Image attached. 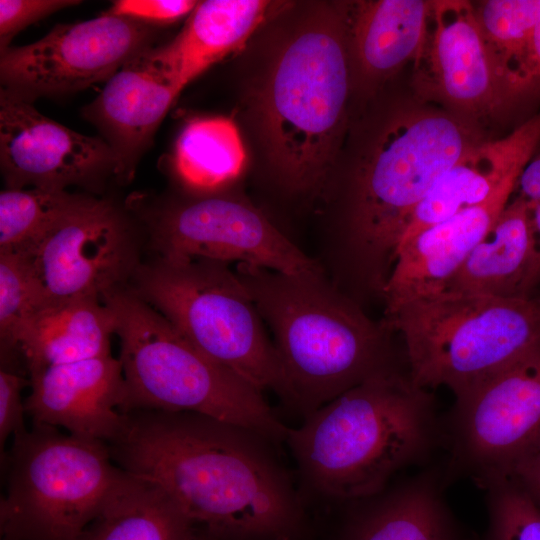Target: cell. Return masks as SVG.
<instances>
[{
    "instance_id": "cell-1",
    "label": "cell",
    "mask_w": 540,
    "mask_h": 540,
    "mask_svg": "<svg viewBox=\"0 0 540 540\" xmlns=\"http://www.w3.org/2000/svg\"><path fill=\"white\" fill-rule=\"evenodd\" d=\"M122 414L112 459L161 487L197 527L219 540H302L301 496L271 442L197 413Z\"/></svg>"
},
{
    "instance_id": "cell-2",
    "label": "cell",
    "mask_w": 540,
    "mask_h": 540,
    "mask_svg": "<svg viewBox=\"0 0 540 540\" xmlns=\"http://www.w3.org/2000/svg\"><path fill=\"white\" fill-rule=\"evenodd\" d=\"M481 141L477 124L419 99L389 110L348 176L327 245L329 279L350 297L361 289L382 298L408 216L437 179Z\"/></svg>"
},
{
    "instance_id": "cell-3",
    "label": "cell",
    "mask_w": 540,
    "mask_h": 540,
    "mask_svg": "<svg viewBox=\"0 0 540 540\" xmlns=\"http://www.w3.org/2000/svg\"><path fill=\"white\" fill-rule=\"evenodd\" d=\"M352 89L346 5L310 13L281 41L252 93L269 166L285 192L317 194L331 181Z\"/></svg>"
},
{
    "instance_id": "cell-4",
    "label": "cell",
    "mask_w": 540,
    "mask_h": 540,
    "mask_svg": "<svg viewBox=\"0 0 540 540\" xmlns=\"http://www.w3.org/2000/svg\"><path fill=\"white\" fill-rule=\"evenodd\" d=\"M235 272L272 332L278 395L303 418L395 368L391 330L370 319L325 272L291 275L245 263Z\"/></svg>"
},
{
    "instance_id": "cell-5",
    "label": "cell",
    "mask_w": 540,
    "mask_h": 540,
    "mask_svg": "<svg viewBox=\"0 0 540 540\" xmlns=\"http://www.w3.org/2000/svg\"><path fill=\"white\" fill-rule=\"evenodd\" d=\"M431 397L396 368L349 389L289 428L302 485L323 499L378 495L431 437Z\"/></svg>"
},
{
    "instance_id": "cell-6",
    "label": "cell",
    "mask_w": 540,
    "mask_h": 540,
    "mask_svg": "<svg viewBox=\"0 0 540 540\" xmlns=\"http://www.w3.org/2000/svg\"><path fill=\"white\" fill-rule=\"evenodd\" d=\"M115 318L125 381L121 413L191 412L252 431L274 445L289 427L262 392L186 339L128 287L103 296Z\"/></svg>"
},
{
    "instance_id": "cell-7",
    "label": "cell",
    "mask_w": 540,
    "mask_h": 540,
    "mask_svg": "<svg viewBox=\"0 0 540 540\" xmlns=\"http://www.w3.org/2000/svg\"><path fill=\"white\" fill-rule=\"evenodd\" d=\"M383 323L403 336L418 387H448L457 404L540 342V295L441 293L405 304Z\"/></svg>"
},
{
    "instance_id": "cell-8",
    "label": "cell",
    "mask_w": 540,
    "mask_h": 540,
    "mask_svg": "<svg viewBox=\"0 0 540 540\" xmlns=\"http://www.w3.org/2000/svg\"><path fill=\"white\" fill-rule=\"evenodd\" d=\"M1 540H80L126 472L107 443L33 425L5 458Z\"/></svg>"
},
{
    "instance_id": "cell-9",
    "label": "cell",
    "mask_w": 540,
    "mask_h": 540,
    "mask_svg": "<svg viewBox=\"0 0 540 540\" xmlns=\"http://www.w3.org/2000/svg\"><path fill=\"white\" fill-rule=\"evenodd\" d=\"M130 289L208 357L260 392L279 394L272 341L247 290L229 264L194 258L140 264Z\"/></svg>"
},
{
    "instance_id": "cell-10",
    "label": "cell",
    "mask_w": 540,
    "mask_h": 540,
    "mask_svg": "<svg viewBox=\"0 0 540 540\" xmlns=\"http://www.w3.org/2000/svg\"><path fill=\"white\" fill-rule=\"evenodd\" d=\"M153 39L151 25L104 14L57 25L33 43L1 50V89L32 102L107 82Z\"/></svg>"
},
{
    "instance_id": "cell-11",
    "label": "cell",
    "mask_w": 540,
    "mask_h": 540,
    "mask_svg": "<svg viewBox=\"0 0 540 540\" xmlns=\"http://www.w3.org/2000/svg\"><path fill=\"white\" fill-rule=\"evenodd\" d=\"M150 229L159 256L168 259L245 263L291 275L325 272L259 209L235 196L171 204Z\"/></svg>"
},
{
    "instance_id": "cell-12",
    "label": "cell",
    "mask_w": 540,
    "mask_h": 540,
    "mask_svg": "<svg viewBox=\"0 0 540 540\" xmlns=\"http://www.w3.org/2000/svg\"><path fill=\"white\" fill-rule=\"evenodd\" d=\"M412 80L417 99L474 124L502 112L501 80L473 3L432 0Z\"/></svg>"
},
{
    "instance_id": "cell-13",
    "label": "cell",
    "mask_w": 540,
    "mask_h": 540,
    "mask_svg": "<svg viewBox=\"0 0 540 540\" xmlns=\"http://www.w3.org/2000/svg\"><path fill=\"white\" fill-rule=\"evenodd\" d=\"M50 303L78 298L102 300L125 287L140 265L123 214L92 197L29 254Z\"/></svg>"
},
{
    "instance_id": "cell-14",
    "label": "cell",
    "mask_w": 540,
    "mask_h": 540,
    "mask_svg": "<svg viewBox=\"0 0 540 540\" xmlns=\"http://www.w3.org/2000/svg\"><path fill=\"white\" fill-rule=\"evenodd\" d=\"M0 163L6 188L12 189L96 186L117 177L118 169L105 140L71 130L2 89Z\"/></svg>"
},
{
    "instance_id": "cell-15",
    "label": "cell",
    "mask_w": 540,
    "mask_h": 540,
    "mask_svg": "<svg viewBox=\"0 0 540 540\" xmlns=\"http://www.w3.org/2000/svg\"><path fill=\"white\" fill-rule=\"evenodd\" d=\"M462 449L484 481L540 446V342L457 404Z\"/></svg>"
},
{
    "instance_id": "cell-16",
    "label": "cell",
    "mask_w": 540,
    "mask_h": 540,
    "mask_svg": "<svg viewBox=\"0 0 540 540\" xmlns=\"http://www.w3.org/2000/svg\"><path fill=\"white\" fill-rule=\"evenodd\" d=\"M24 401L33 425L63 427L80 437L112 441L123 426L125 395L120 359L112 354L53 365L29 374Z\"/></svg>"
},
{
    "instance_id": "cell-17",
    "label": "cell",
    "mask_w": 540,
    "mask_h": 540,
    "mask_svg": "<svg viewBox=\"0 0 540 540\" xmlns=\"http://www.w3.org/2000/svg\"><path fill=\"white\" fill-rule=\"evenodd\" d=\"M509 178L484 203L426 227L400 241L383 290L384 315L443 292L473 248L493 226L516 189Z\"/></svg>"
},
{
    "instance_id": "cell-18",
    "label": "cell",
    "mask_w": 540,
    "mask_h": 540,
    "mask_svg": "<svg viewBox=\"0 0 540 540\" xmlns=\"http://www.w3.org/2000/svg\"><path fill=\"white\" fill-rule=\"evenodd\" d=\"M539 146L540 111L507 136L470 147L412 210L401 240L484 203L509 178L520 175Z\"/></svg>"
},
{
    "instance_id": "cell-19",
    "label": "cell",
    "mask_w": 540,
    "mask_h": 540,
    "mask_svg": "<svg viewBox=\"0 0 540 540\" xmlns=\"http://www.w3.org/2000/svg\"><path fill=\"white\" fill-rule=\"evenodd\" d=\"M183 90L149 59L147 51L124 65L84 108L106 138L118 164L117 177L131 179L153 135Z\"/></svg>"
},
{
    "instance_id": "cell-20",
    "label": "cell",
    "mask_w": 540,
    "mask_h": 540,
    "mask_svg": "<svg viewBox=\"0 0 540 540\" xmlns=\"http://www.w3.org/2000/svg\"><path fill=\"white\" fill-rule=\"evenodd\" d=\"M432 0L357 1L347 8L353 88L374 91L424 44Z\"/></svg>"
},
{
    "instance_id": "cell-21",
    "label": "cell",
    "mask_w": 540,
    "mask_h": 540,
    "mask_svg": "<svg viewBox=\"0 0 540 540\" xmlns=\"http://www.w3.org/2000/svg\"><path fill=\"white\" fill-rule=\"evenodd\" d=\"M536 259L531 213L518 194L509 200L442 293L501 298L533 296L531 280Z\"/></svg>"
},
{
    "instance_id": "cell-22",
    "label": "cell",
    "mask_w": 540,
    "mask_h": 540,
    "mask_svg": "<svg viewBox=\"0 0 540 540\" xmlns=\"http://www.w3.org/2000/svg\"><path fill=\"white\" fill-rule=\"evenodd\" d=\"M264 0L198 2L181 31L147 55L172 82L184 88L215 63L239 50L267 17Z\"/></svg>"
},
{
    "instance_id": "cell-23",
    "label": "cell",
    "mask_w": 540,
    "mask_h": 540,
    "mask_svg": "<svg viewBox=\"0 0 540 540\" xmlns=\"http://www.w3.org/2000/svg\"><path fill=\"white\" fill-rule=\"evenodd\" d=\"M115 318L97 298L50 303L22 329L17 353L28 374L42 368L111 354Z\"/></svg>"
},
{
    "instance_id": "cell-24",
    "label": "cell",
    "mask_w": 540,
    "mask_h": 540,
    "mask_svg": "<svg viewBox=\"0 0 540 540\" xmlns=\"http://www.w3.org/2000/svg\"><path fill=\"white\" fill-rule=\"evenodd\" d=\"M197 529L161 487L126 472L80 540H194Z\"/></svg>"
},
{
    "instance_id": "cell-25",
    "label": "cell",
    "mask_w": 540,
    "mask_h": 540,
    "mask_svg": "<svg viewBox=\"0 0 540 540\" xmlns=\"http://www.w3.org/2000/svg\"><path fill=\"white\" fill-rule=\"evenodd\" d=\"M341 540H469L428 482L376 498L348 520Z\"/></svg>"
},
{
    "instance_id": "cell-26",
    "label": "cell",
    "mask_w": 540,
    "mask_h": 540,
    "mask_svg": "<svg viewBox=\"0 0 540 540\" xmlns=\"http://www.w3.org/2000/svg\"><path fill=\"white\" fill-rule=\"evenodd\" d=\"M245 162L239 130L226 117L190 121L175 144V172L182 184L196 192H217L242 173Z\"/></svg>"
},
{
    "instance_id": "cell-27",
    "label": "cell",
    "mask_w": 540,
    "mask_h": 540,
    "mask_svg": "<svg viewBox=\"0 0 540 540\" xmlns=\"http://www.w3.org/2000/svg\"><path fill=\"white\" fill-rule=\"evenodd\" d=\"M91 198L67 190L4 189L0 193V253L29 254Z\"/></svg>"
},
{
    "instance_id": "cell-28",
    "label": "cell",
    "mask_w": 540,
    "mask_h": 540,
    "mask_svg": "<svg viewBox=\"0 0 540 540\" xmlns=\"http://www.w3.org/2000/svg\"><path fill=\"white\" fill-rule=\"evenodd\" d=\"M500 80L524 54L540 19V0H485L473 4Z\"/></svg>"
},
{
    "instance_id": "cell-29",
    "label": "cell",
    "mask_w": 540,
    "mask_h": 540,
    "mask_svg": "<svg viewBox=\"0 0 540 540\" xmlns=\"http://www.w3.org/2000/svg\"><path fill=\"white\" fill-rule=\"evenodd\" d=\"M50 304L46 291L29 258L18 253H0L1 358L17 352L18 337L25 325Z\"/></svg>"
},
{
    "instance_id": "cell-30",
    "label": "cell",
    "mask_w": 540,
    "mask_h": 540,
    "mask_svg": "<svg viewBox=\"0 0 540 540\" xmlns=\"http://www.w3.org/2000/svg\"><path fill=\"white\" fill-rule=\"evenodd\" d=\"M486 484L490 496L485 540H540V505L511 478Z\"/></svg>"
},
{
    "instance_id": "cell-31",
    "label": "cell",
    "mask_w": 540,
    "mask_h": 540,
    "mask_svg": "<svg viewBox=\"0 0 540 540\" xmlns=\"http://www.w3.org/2000/svg\"><path fill=\"white\" fill-rule=\"evenodd\" d=\"M540 102V19L526 50L502 82V112Z\"/></svg>"
},
{
    "instance_id": "cell-32",
    "label": "cell",
    "mask_w": 540,
    "mask_h": 540,
    "mask_svg": "<svg viewBox=\"0 0 540 540\" xmlns=\"http://www.w3.org/2000/svg\"><path fill=\"white\" fill-rule=\"evenodd\" d=\"M75 0H0V51L10 47L14 36L61 9L75 6Z\"/></svg>"
},
{
    "instance_id": "cell-33",
    "label": "cell",
    "mask_w": 540,
    "mask_h": 540,
    "mask_svg": "<svg viewBox=\"0 0 540 540\" xmlns=\"http://www.w3.org/2000/svg\"><path fill=\"white\" fill-rule=\"evenodd\" d=\"M191 0H119L104 15L132 19L146 24H170L190 13L197 6Z\"/></svg>"
},
{
    "instance_id": "cell-34",
    "label": "cell",
    "mask_w": 540,
    "mask_h": 540,
    "mask_svg": "<svg viewBox=\"0 0 540 540\" xmlns=\"http://www.w3.org/2000/svg\"><path fill=\"white\" fill-rule=\"evenodd\" d=\"M30 385V379L10 367L2 366L0 371V446L1 453L9 436L27 431L24 424L25 404L22 390Z\"/></svg>"
},
{
    "instance_id": "cell-35",
    "label": "cell",
    "mask_w": 540,
    "mask_h": 540,
    "mask_svg": "<svg viewBox=\"0 0 540 540\" xmlns=\"http://www.w3.org/2000/svg\"><path fill=\"white\" fill-rule=\"evenodd\" d=\"M517 188L529 207L537 243V259L531 280L533 292L540 285V146L521 171Z\"/></svg>"
},
{
    "instance_id": "cell-36",
    "label": "cell",
    "mask_w": 540,
    "mask_h": 540,
    "mask_svg": "<svg viewBox=\"0 0 540 540\" xmlns=\"http://www.w3.org/2000/svg\"><path fill=\"white\" fill-rule=\"evenodd\" d=\"M505 477L514 480L540 505V446L518 460Z\"/></svg>"
},
{
    "instance_id": "cell-37",
    "label": "cell",
    "mask_w": 540,
    "mask_h": 540,
    "mask_svg": "<svg viewBox=\"0 0 540 540\" xmlns=\"http://www.w3.org/2000/svg\"><path fill=\"white\" fill-rule=\"evenodd\" d=\"M194 540H219L216 537L212 536L205 530L198 527L196 537Z\"/></svg>"
},
{
    "instance_id": "cell-38",
    "label": "cell",
    "mask_w": 540,
    "mask_h": 540,
    "mask_svg": "<svg viewBox=\"0 0 540 540\" xmlns=\"http://www.w3.org/2000/svg\"><path fill=\"white\" fill-rule=\"evenodd\" d=\"M278 540H296V539L291 538V537H283V538H280Z\"/></svg>"
}]
</instances>
